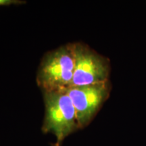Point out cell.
<instances>
[{
    "mask_svg": "<svg viewBox=\"0 0 146 146\" xmlns=\"http://www.w3.org/2000/svg\"><path fill=\"white\" fill-rule=\"evenodd\" d=\"M43 93L45 112L41 131L54 135L56 142L53 146H61L67 137L80 129L75 108L65 89Z\"/></svg>",
    "mask_w": 146,
    "mask_h": 146,
    "instance_id": "cell-1",
    "label": "cell"
},
{
    "mask_svg": "<svg viewBox=\"0 0 146 146\" xmlns=\"http://www.w3.org/2000/svg\"><path fill=\"white\" fill-rule=\"evenodd\" d=\"M74 71V43H69L45 54L36 75L43 91H57L72 87Z\"/></svg>",
    "mask_w": 146,
    "mask_h": 146,
    "instance_id": "cell-2",
    "label": "cell"
},
{
    "mask_svg": "<svg viewBox=\"0 0 146 146\" xmlns=\"http://www.w3.org/2000/svg\"><path fill=\"white\" fill-rule=\"evenodd\" d=\"M74 71L72 87L86 86L109 81L110 62L82 43H74Z\"/></svg>",
    "mask_w": 146,
    "mask_h": 146,
    "instance_id": "cell-3",
    "label": "cell"
},
{
    "mask_svg": "<svg viewBox=\"0 0 146 146\" xmlns=\"http://www.w3.org/2000/svg\"><path fill=\"white\" fill-rule=\"evenodd\" d=\"M112 85L107 81L86 86H74L65 89L75 108L80 129L87 127L108 99Z\"/></svg>",
    "mask_w": 146,
    "mask_h": 146,
    "instance_id": "cell-4",
    "label": "cell"
},
{
    "mask_svg": "<svg viewBox=\"0 0 146 146\" xmlns=\"http://www.w3.org/2000/svg\"><path fill=\"white\" fill-rule=\"evenodd\" d=\"M25 3H26V1L21 0H0V7L9 6L11 5H21Z\"/></svg>",
    "mask_w": 146,
    "mask_h": 146,
    "instance_id": "cell-5",
    "label": "cell"
}]
</instances>
